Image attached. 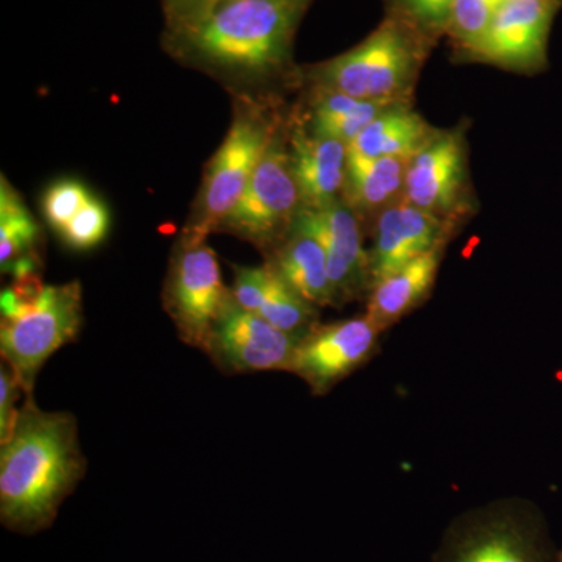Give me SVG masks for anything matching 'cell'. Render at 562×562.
<instances>
[{
	"label": "cell",
	"mask_w": 562,
	"mask_h": 562,
	"mask_svg": "<svg viewBox=\"0 0 562 562\" xmlns=\"http://www.w3.org/2000/svg\"><path fill=\"white\" fill-rule=\"evenodd\" d=\"M109 228V209L101 199L92 195L58 236L69 249L85 251L98 247L105 239Z\"/></svg>",
	"instance_id": "obj_24"
},
{
	"label": "cell",
	"mask_w": 562,
	"mask_h": 562,
	"mask_svg": "<svg viewBox=\"0 0 562 562\" xmlns=\"http://www.w3.org/2000/svg\"><path fill=\"white\" fill-rule=\"evenodd\" d=\"M542 517L522 503H495L450 525L432 562H560Z\"/></svg>",
	"instance_id": "obj_5"
},
{
	"label": "cell",
	"mask_w": 562,
	"mask_h": 562,
	"mask_svg": "<svg viewBox=\"0 0 562 562\" xmlns=\"http://www.w3.org/2000/svg\"><path fill=\"white\" fill-rule=\"evenodd\" d=\"M301 192L292 172L290 150L273 136L246 191L217 231L271 246L283 233H290L297 216Z\"/></svg>",
	"instance_id": "obj_8"
},
{
	"label": "cell",
	"mask_w": 562,
	"mask_h": 562,
	"mask_svg": "<svg viewBox=\"0 0 562 562\" xmlns=\"http://www.w3.org/2000/svg\"><path fill=\"white\" fill-rule=\"evenodd\" d=\"M85 469L76 417L43 412L33 395H27L0 449L3 527L25 535L50 527L63 501L83 479Z\"/></svg>",
	"instance_id": "obj_1"
},
{
	"label": "cell",
	"mask_w": 562,
	"mask_h": 562,
	"mask_svg": "<svg viewBox=\"0 0 562 562\" xmlns=\"http://www.w3.org/2000/svg\"><path fill=\"white\" fill-rule=\"evenodd\" d=\"M83 322L81 284H46L33 297L0 308V353L25 395L55 351L74 341Z\"/></svg>",
	"instance_id": "obj_4"
},
{
	"label": "cell",
	"mask_w": 562,
	"mask_h": 562,
	"mask_svg": "<svg viewBox=\"0 0 562 562\" xmlns=\"http://www.w3.org/2000/svg\"><path fill=\"white\" fill-rule=\"evenodd\" d=\"M387 102L361 101L344 92L322 87L312 111V133L341 140L349 146L382 111Z\"/></svg>",
	"instance_id": "obj_22"
},
{
	"label": "cell",
	"mask_w": 562,
	"mask_h": 562,
	"mask_svg": "<svg viewBox=\"0 0 562 562\" xmlns=\"http://www.w3.org/2000/svg\"><path fill=\"white\" fill-rule=\"evenodd\" d=\"M312 0H222L180 22L179 36L192 57L233 74L260 76L290 57L295 29Z\"/></svg>",
	"instance_id": "obj_2"
},
{
	"label": "cell",
	"mask_w": 562,
	"mask_h": 562,
	"mask_svg": "<svg viewBox=\"0 0 562 562\" xmlns=\"http://www.w3.org/2000/svg\"><path fill=\"white\" fill-rule=\"evenodd\" d=\"M305 336V335H303ZM301 335L280 330L268 321L227 302L210 333L205 349L222 372H291Z\"/></svg>",
	"instance_id": "obj_9"
},
{
	"label": "cell",
	"mask_w": 562,
	"mask_h": 562,
	"mask_svg": "<svg viewBox=\"0 0 562 562\" xmlns=\"http://www.w3.org/2000/svg\"><path fill=\"white\" fill-rule=\"evenodd\" d=\"M431 40L390 13L368 38L319 66L316 76L324 88L392 103L412 83Z\"/></svg>",
	"instance_id": "obj_3"
},
{
	"label": "cell",
	"mask_w": 562,
	"mask_h": 562,
	"mask_svg": "<svg viewBox=\"0 0 562 562\" xmlns=\"http://www.w3.org/2000/svg\"><path fill=\"white\" fill-rule=\"evenodd\" d=\"M291 228L308 233L324 249L336 305L371 290V258L364 247L357 213L346 202L301 209Z\"/></svg>",
	"instance_id": "obj_12"
},
{
	"label": "cell",
	"mask_w": 562,
	"mask_h": 562,
	"mask_svg": "<svg viewBox=\"0 0 562 562\" xmlns=\"http://www.w3.org/2000/svg\"><path fill=\"white\" fill-rule=\"evenodd\" d=\"M22 386L9 366L2 361L0 366V442H5L16 425L20 409L16 401L20 398Z\"/></svg>",
	"instance_id": "obj_27"
},
{
	"label": "cell",
	"mask_w": 562,
	"mask_h": 562,
	"mask_svg": "<svg viewBox=\"0 0 562 562\" xmlns=\"http://www.w3.org/2000/svg\"><path fill=\"white\" fill-rule=\"evenodd\" d=\"M465 171V146L460 133L432 135L408 161L403 188L406 202L442 216L460 201Z\"/></svg>",
	"instance_id": "obj_13"
},
{
	"label": "cell",
	"mask_w": 562,
	"mask_h": 562,
	"mask_svg": "<svg viewBox=\"0 0 562 562\" xmlns=\"http://www.w3.org/2000/svg\"><path fill=\"white\" fill-rule=\"evenodd\" d=\"M233 301L280 330L305 335L316 325L317 306L301 297L271 265L233 266Z\"/></svg>",
	"instance_id": "obj_15"
},
{
	"label": "cell",
	"mask_w": 562,
	"mask_h": 562,
	"mask_svg": "<svg viewBox=\"0 0 562 562\" xmlns=\"http://www.w3.org/2000/svg\"><path fill=\"white\" fill-rule=\"evenodd\" d=\"M40 228L20 192L0 180V269L11 277L40 272Z\"/></svg>",
	"instance_id": "obj_19"
},
{
	"label": "cell",
	"mask_w": 562,
	"mask_h": 562,
	"mask_svg": "<svg viewBox=\"0 0 562 562\" xmlns=\"http://www.w3.org/2000/svg\"><path fill=\"white\" fill-rule=\"evenodd\" d=\"M406 168L408 160L369 158L349 151L342 192L347 205L361 211L387 205L405 188Z\"/></svg>",
	"instance_id": "obj_21"
},
{
	"label": "cell",
	"mask_w": 562,
	"mask_h": 562,
	"mask_svg": "<svg viewBox=\"0 0 562 562\" xmlns=\"http://www.w3.org/2000/svg\"><path fill=\"white\" fill-rule=\"evenodd\" d=\"M171 2L172 5L176 7L173 10H176L177 18H181L184 13H187L188 10H190V7L194 0H171Z\"/></svg>",
	"instance_id": "obj_29"
},
{
	"label": "cell",
	"mask_w": 562,
	"mask_h": 562,
	"mask_svg": "<svg viewBox=\"0 0 562 562\" xmlns=\"http://www.w3.org/2000/svg\"><path fill=\"white\" fill-rule=\"evenodd\" d=\"M273 139L271 125L260 113L243 106L236 111L220 149L209 162L192 221L184 232L209 238L246 191Z\"/></svg>",
	"instance_id": "obj_6"
},
{
	"label": "cell",
	"mask_w": 562,
	"mask_h": 562,
	"mask_svg": "<svg viewBox=\"0 0 562 562\" xmlns=\"http://www.w3.org/2000/svg\"><path fill=\"white\" fill-rule=\"evenodd\" d=\"M506 0H454L446 33L465 52H471L487 32Z\"/></svg>",
	"instance_id": "obj_23"
},
{
	"label": "cell",
	"mask_w": 562,
	"mask_h": 562,
	"mask_svg": "<svg viewBox=\"0 0 562 562\" xmlns=\"http://www.w3.org/2000/svg\"><path fill=\"white\" fill-rule=\"evenodd\" d=\"M390 13L397 14L430 38L446 32L454 5V0H390Z\"/></svg>",
	"instance_id": "obj_26"
},
{
	"label": "cell",
	"mask_w": 562,
	"mask_h": 562,
	"mask_svg": "<svg viewBox=\"0 0 562 562\" xmlns=\"http://www.w3.org/2000/svg\"><path fill=\"white\" fill-rule=\"evenodd\" d=\"M380 333L366 314L314 325L299 342L291 372L301 376L314 394H327L371 360L379 346Z\"/></svg>",
	"instance_id": "obj_11"
},
{
	"label": "cell",
	"mask_w": 562,
	"mask_h": 562,
	"mask_svg": "<svg viewBox=\"0 0 562 562\" xmlns=\"http://www.w3.org/2000/svg\"><path fill=\"white\" fill-rule=\"evenodd\" d=\"M269 265L306 302L317 308L336 305L327 257L308 233L291 228Z\"/></svg>",
	"instance_id": "obj_18"
},
{
	"label": "cell",
	"mask_w": 562,
	"mask_h": 562,
	"mask_svg": "<svg viewBox=\"0 0 562 562\" xmlns=\"http://www.w3.org/2000/svg\"><path fill=\"white\" fill-rule=\"evenodd\" d=\"M558 560H560V562H562V549L560 550V552H558Z\"/></svg>",
	"instance_id": "obj_30"
},
{
	"label": "cell",
	"mask_w": 562,
	"mask_h": 562,
	"mask_svg": "<svg viewBox=\"0 0 562 562\" xmlns=\"http://www.w3.org/2000/svg\"><path fill=\"white\" fill-rule=\"evenodd\" d=\"M562 0H506L469 55L519 72H538L549 61V40Z\"/></svg>",
	"instance_id": "obj_10"
},
{
	"label": "cell",
	"mask_w": 562,
	"mask_h": 562,
	"mask_svg": "<svg viewBox=\"0 0 562 562\" xmlns=\"http://www.w3.org/2000/svg\"><path fill=\"white\" fill-rule=\"evenodd\" d=\"M442 251L443 247L428 251L372 284L366 316L380 331L397 324L427 299L438 277Z\"/></svg>",
	"instance_id": "obj_17"
},
{
	"label": "cell",
	"mask_w": 562,
	"mask_h": 562,
	"mask_svg": "<svg viewBox=\"0 0 562 562\" xmlns=\"http://www.w3.org/2000/svg\"><path fill=\"white\" fill-rule=\"evenodd\" d=\"M290 155L302 209H321L338 201L346 184L349 157L346 144L297 132L292 135Z\"/></svg>",
	"instance_id": "obj_16"
},
{
	"label": "cell",
	"mask_w": 562,
	"mask_h": 562,
	"mask_svg": "<svg viewBox=\"0 0 562 562\" xmlns=\"http://www.w3.org/2000/svg\"><path fill=\"white\" fill-rule=\"evenodd\" d=\"M431 136V128L419 114L392 103L357 139L351 140L347 149L362 157L401 158L409 161Z\"/></svg>",
	"instance_id": "obj_20"
},
{
	"label": "cell",
	"mask_w": 562,
	"mask_h": 562,
	"mask_svg": "<svg viewBox=\"0 0 562 562\" xmlns=\"http://www.w3.org/2000/svg\"><path fill=\"white\" fill-rule=\"evenodd\" d=\"M446 221L439 214L417 209L409 202L392 203L380 213L373 233L372 284L406 265L443 247Z\"/></svg>",
	"instance_id": "obj_14"
},
{
	"label": "cell",
	"mask_w": 562,
	"mask_h": 562,
	"mask_svg": "<svg viewBox=\"0 0 562 562\" xmlns=\"http://www.w3.org/2000/svg\"><path fill=\"white\" fill-rule=\"evenodd\" d=\"M222 2V0H194L190 10L183 14V16L179 18L180 22L190 21L192 18L199 16V14L205 13L206 10H210L211 7L216 5V3Z\"/></svg>",
	"instance_id": "obj_28"
},
{
	"label": "cell",
	"mask_w": 562,
	"mask_h": 562,
	"mask_svg": "<svg viewBox=\"0 0 562 562\" xmlns=\"http://www.w3.org/2000/svg\"><path fill=\"white\" fill-rule=\"evenodd\" d=\"M92 194L81 181L76 179H61L52 183L43 195L44 220L52 231L58 235L69 224L85 203L90 201Z\"/></svg>",
	"instance_id": "obj_25"
},
{
	"label": "cell",
	"mask_w": 562,
	"mask_h": 562,
	"mask_svg": "<svg viewBox=\"0 0 562 562\" xmlns=\"http://www.w3.org/2000/svg\"><path fill=\"white\" fill-rule=\"evenodd\" d=\"M220 261L203 236L183 232L165 286V308L181 341L205 349L210 333L231 301Z\"/></svg>",
	"instance_id": "obj_7"
}]
</instances>
